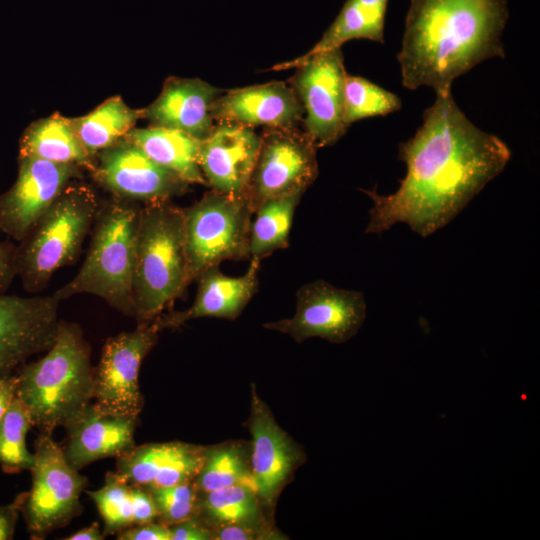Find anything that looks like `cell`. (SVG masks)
I'll return each mask as SVG.
<instances>
[{
    "label": "cell",
    "instance_id": "obj_1",
    "mask_svg": "<svg viewBox=\"0 0 540 540\" xmlns=\"http://www.w3.org/2000/svg\"><path fill=\"white\" fill-rule=\"evenodd\" d=\"M511 151L496 135L475 126L450 92L436 94L413 137L399 144L407 168L398 189L363 193L373 202L365 232L397 223L426 238L451 222L506 167Z\"/></svg>",
    "mask_w": 540,
    "mask_h": 540
},
{
    "label": "cell",
    "instance_id": "obj_2",
    "mask_svg": "<svg viewBox=\"0 0 540 540\" xmlns=\"http://www.w3.org/2000/svg\"><path fill=\"white\" fill-rule=\"evenodd\" d=\"M507 0H410L397 59L402 84L451 91L479 63L505 57Z\"/></svg>",
    "mask_w": 540,
    "mask_h": 540
},
{
    "label": "cell",
    "instance_id": "obj_3",
    "mask_svg": "<svg viewBox=\"0 0 540 540\" xmlns=\"http://www.w3.org/2000/svg\"><path fill=\"white\" fill-rule=\"evenodd\" d=\"M91 349L80 327L61 321L56 339L39 360L18 371L16 397L39 432L52 434L77 417L94 397Z\"/></svg>",
    "mask_w": 540,
    "mask_h": 540
},
{
    "label": "cell",
    "instance_id": "obj_4",
    "mask_svg": "<svg viewBox=\"0 0 540 540\" xmlns=\"http://www.w3.org/2000/svg\"><path fill=\"white\" fill-rule=\"evenodd\" d=\"M187 286L183 211L168 200L148 203L137 224L134 317L153 321Z\"/></svg>",
    "mask_w": 540,
    "mask_h": 540
},
{
    "label": "cell",
    "instance_id": "obj_5",
    "mask_svg": "<svg viewBox=\"0 0 540 540\" xmlns=\"http://www.w3.org/2000/svg\"><path fill=\"white\" fill-rule=\"evenodd\" d=\"M139 210L122 201L99 208L87 256L77 274L54 292L57 300L91 294L134 317L133 277Z\"/></svg>",
    "mask_w": 540,
    "mask_h": 540
},
{
    "label": "cell",
    "instance_id": "obj_6",
    "mask_svg": "<svg viewBox=\"0 0 540 540\" xmlns=\"http://www.w3.org/2000/svg\"><path fill=\"white\" fill-rule=\"evenodd\" d=\"M99 206L91 190L67 186L16 248V273L26 291L43 290L52 275L78 257Z\"/></svg>",
    "mask_w": 540,
    "mask_h": 540
},
{
    "label": "cell",
    "instance_id": "obj_7",
    "mask_svg": "<svg viewBox=\"0 0 540 540\" xmlns=\"http://www.w3.org/2000/svg\"><path fill=\"white\" fill-rule=\"evenodd\" d=\"M182 211L188 285L221 262L250 257L254 212L245 196L212 190Z\"/></svg>",
    "mask_w": 540,
    "mask_h": 540
},
{
    "label": "cell",
    "instance_id": "obj_8",
    "mask_svg": "<svg viewBox=\"0 0 540 540\" xmlns=\"http://www.w3.org/2000/svg\"><path fill=\"white\" fill-rule=\"evenodd\" d=\"M34 448L32 486L21 512L31 539L40 540L82 513L80 495L88 481L67 462L52 434L40 432Z\"/></svg>",
    "mask_w": 540,
    "mask_h": 540
},
{
    "label": "cell",
    "instance_id": "obj_9",
    "mask_svg": "<svg viewBox=\"0 0 540 540\" xmlns=\"http://www.w3.org/2000/svg\"><path fill=\"white\" fill-rule=\"evenodd\" d=\"M296 68L291 87L304 110L305 133L317 148L335 144L346 132L344 82L346 70L341 48L302 55L274 69Z\"/></svg>",
    "mask_w": 540,
    "mask_h": 540
},
{
    "label": "cell",
    "instance_id": "obj_10",
    "mask_svg": "<svg viewBox=\"0 0 540 540\" xmlns=\"http://www.w3.org/2000/svg\"><path fill=\"white\" fill-rule=\"evenodd\" d=\"M160 329L153 321L108 338L94 369L93 406L103 412L138 417L143 408L139 387L141 364L155 346Z\"/></svg>",
    "mask_w": 540,
    "mask_h": 540
},
{
    "label": "cell",
    "instance_id": "obj_11",
    "mask_svg": "<svg viewBox=\"0 0 540 540\" xmlns=\"http://www.w3.org/2000/svg\"><path fill=\"white\" fill-rule=\"evenodd\" d=\"M366 309L361 292L316 280L296 292V311L291 318L268 322L263 327L289 335L299 343L318 337L341 344L361 328Z\"/></svg>",
    "mask_w": 540,
    "mask_h": 540
},
{
    "label": "cell",
    "instance_id": "obj_12",
    "mask_svg": "<svg viewBox=\"0 0 540 540\" xmlns=\"http://www.w3.org/2000/svg\"><path fill=\"white\" fill-rule=\"evenodd\" d=\"M316 149L305 132L267 129L245 193L253 212L267 199L304 194L318 176Z\"/></svg>",
    "mask_w": 540,
    "mask_h": 540
},
{
    "label": "cell",
    "instance_id": "obj_13",
    "mask_svg": "<svg viewBox=\"0 0 540 540\" xmlns=\"http://www.w3.org/2000/svg\"><path fill=\"white\" fill-rule=\"evenodd\" d=\"M60 301L51 296L0 294V378L15 374L26 360L54 343Z\"/></svg>",
    "mask_w": 540,
    "mask_h": 540
},
{
    "label": "cell",
    "instance_id": "obj_14",
    "mask_svg": "<svg viewBox=\"0 0 540 540\" xmlns=\"http://www.w3.org/2000/svg\"><path fill=\"white\" fill-rule=\"evenodd\" d=\"M18 175L0 196V232L23 241L77 174L71 164L19 157Z\"/></svg>",
    "mask_w": 540,
    "mask_h": 540
},
{
    "label": "cell",
    "instance_id": "obj_15",
    "mask_svg": "<svg viewBox=\"0 0 540 540\" xmlns=\"http://www.w3.org/2000/svg\"><path fill=\"white\" fill-rule=\"evenodd\" d=\"M94 172L98 181L115 195L146 203L167 201L183 193L187 186L127 139L103 150Z\"/></svg>",
    "mask_w": 540,
    "mask_h": 540
},
{
    "label": "cell",
    "instance_id": "obj_16",
    "mask_svg": "<svg viewBox=\"0 0 540 540\" xmlns=\"http://www.w3.org/2000/svg\"><path fill=\"white\" fill-rule=\"evenodd\" d=\"M249 427L252 436L250 467L257 496L260 502L271 507L291 474L302 463L304 454L277 424L254 385Z\"/></svg>",
    "mask_w": 540,
    "mask_h": 540
},
{
    "label": "cell",
    "instance_id": "obj_17",
    "mask_svg": "<svg viewBox=\"0 0 540 540\" xmlns=\"http://www.w3.org/2000/svg\"><path fill=\"white\" fill-rule=\"evenodd\" d=\"M253 128L219 121L201 141L199 166L212 190L245 196L259 153Z\"/></svg>",
    "mask_w": 540,
    "mask_h": 540
},
{
    "label": "cell",
    "instance_id": "obj_18",
    "mask_svg": "<svg viewBox=\"0 0 540 540\" xmlns=\"http://www.w3.org/2000/svg\"><path fill=\"white\" fill-rule=\"evenodd\" d=\"M213 119L246 127L289 129L302 120L303 107L284 82L236 88L219 95L211 109Z\"/></svg>",
    "mask_w": 540,
    "mask_h": 540
},
{
    "label": "cell",
    "instance_id": "obj_19",
    "mask_svg": "<svg viewBox=\"0 0 540 540\" xmlns=\"http://www.w3.org/2000/svg\"><path fill=\"white\" fill-rule=\"evenodd\" d=\"M206 448L172 441L134 446L116 457V473L129 485L166 487L191 483L200 472Z\"/></svg>",
    "mask_w": 540,
    "mask_h": 540
},
{
    "label": "cell",
    "instance_id": "obj_20",
    "mask_svg": "<svg viewBox=\"0 0 540 540\" xmlns=\"http://www.w3.org/2000/svg\"><path fill=\"white\" fill-rule=\"evenodd\" d=\"M260 261L251 258L247 272L237 277L225 275L219 266L207 269L197 278L199 284L193 304L183 311L159 315L154 322L161 331L202 317L235 319L257 292Z\"/></svg>",
    "mask_w": 540,
    "mask_h": 540
},
{
    "label": "cell",
    "instance_id": "obj_21",
    "mask_svg": "<svg viewBox=\"0 0 540 540\" xmlns=\"http://www.w3.org/2000/svg\"><path fill=\"white\" fill-rule=\"evenodd\" d=\"M138 417L103 413L89 404L64 428L67 462L77 470L107 457H118L135 446Z\"/></svg>",
    "mask_w": 540,
    "mask_h": 540
},
{
    "label": "cell",
    "instance_id": "obj_22",
    "mask_svg": "<svg viewBox=\"0 0 540 540\" xmlns=\"http://www.w3.org/2000/svg\"><path fill=\"white\" fill-rule=\"evenodd\" d=\"M220 94L218 88L197 78H171L144 116L153 126L176 129L202 141L214 127L211 109Z\"/></svg>",
    "mask_w": 540,
    "mask_h": 540
},
{
    "label": "cell",
    "instance_id": "obj_23",
    "mask_svg": "<svg viewBox=\"0 0 540 540\" xmlns=\"http://www.w3.org/2000/svg\"><path fill=\"white\" fill-rule=\"evenodd\" d=\"M126 139L187 184L207 185L199 166L201 140L182 131L160 126L131 130L126 134Z\"/></svg>",
    "mask_w": 540,
    "mask_h": 540
},
{
    "label": "cell",
    "instance_id": "obj_24",
    "mask_svg": "<svg viewBox=\"0 0 540 540\" xmlns=\"http://www.w3.org/2000/svg\"><path fill=\"white\" fill-rule=\"evenodd\" d=\"M19 157L95 169L91 156L77 139L70 121L61 116H51L30 125L20 139Z\"/></svg>",
    "mask_w": 540,
    "mask_h": 540
},
{
    "label": "cell",
    "instance_id": "obj_25",
    "mask_svg": "<svg viewBox=\"0 0 540 540\" xmlns=\"http://www.w3.org/2000/svg\"><path fill=\"white\" fill-rule=\"evenodd\" d=\"M388 0H346L321 39L304 55L325 52L354 39L384 43Z\"/></svg>",
    "mask_w": 540,
    "mask_h": 540
},
{
    "label": "cell",
    "instance_id": "obj_26",
    "mask_svg": "<svg viewBox=\"0 0 540 540\" xmlns=\"http://www.w3.org/2000/svg\"><path fill=\"white\" fill-rule=\"evenodd\" d=\"M303 193L263 201L254 211L249 236V255L259 260L289 245L294 213Z\"/></svg>",
    "mask_w": 540,
    "mask_h": 540
},
{
    "label": "cell",
    "instance_id": "obj_27",
    "mask_svg": "<svg viewBox=\"0 0 540 540\" xmlns=\"http://www.w3.org/2000/svg\"><path fill=\"white\" fill-rule=\"evenodd\" d=\"M139 116V111L114 97L70 123L82 147L92 156L112 146L131 131Z\"/></svg>",
    "mask_w": 540,
    "mask_h": 540
},
{
    "label": "cell",
    "instance_id": "obj_28",
    "mask_svg": "<svg viewBox=\"0 0 540 540\" xmlns=\"http://www.w3.org/2000/svg\"><path fill=\"white\" fill-rule=\"evenodd\" d=\"M197 491L202 493L232 486H244L257 494L251 467L242 448L236 444L206 448L204 464L194 479Z\"/></svg>",
    "mask_w": 540,
    "mask_h": 540
},
{
    "label": "cell",
    "instance_id": "obj_29",
    "mask_svg": "<svg viewBox=\"0 0 540 540\" xmlns=\"http://www.w3.org/2000/svg\"><path fill=\"white\" fill-rule=\"evenodd\" d=\"M259 499L255 491L244 486H232L203 493L198 499L197 515L206 524L212 521L226 524L255 525L260 516Z\"/></svg>",
    "mask_w": 540,
    "mask_h": 540
},
{
    "label": "cell",
    "instance_id": "obj_30",
    "mask_svg": "<svg viewBox=\"0 0 540 540\" xmlns=\"http://www.w3.org/2000/svg\"><path fill=\"white\" fill-rule=\"evenodd\" d=\"M33 427L30 412L15 397L0 419V466L5 473L31 470L34 454L26 447V435Z\"/></svg>",
    "mask_w": 540,
    "mask_h": 540
},
{
    "label": "cell",
    "instance_id": "obj_31",
    "mask_svg": "<svg viewBox=\"0 0 540 540\" xmlns=\"http://www.w3.org/2000/svg\"><path fill=\"white\" fill-rule=\"evenodd\" d=\"M401 109V100L394 93L373 82L346 74L344 82V122L352 123L375 116H385Z\"/></svg>",
    "mask_w": 540,
    "mask_h": 540
},
{
    "label": "cell",
    "instance_id": "obj_32",
    "mask_svg": "<svg viewBox=\"0 0 540 540\" xmlns=\"http://www.w3.org/2000/svg\"><path fill=\"white\" fill-rule=\"evenodd\" d=\"M129 487L116 472L108 471L104 485L95 491L85 492L94 501L104 521L103 536L117 535L133 525Z\"/></svg>",
    "mask_w": 540,
    "mask_h": 540
},
{
    "label": "cell",
    "instance_id": "obj_33",
    "mask_svg": "<svg viewBox=\"0 0 540 540\" xmlns=\"http://www.w3.org/2000/svg\"><path fill=\"white\" fill-rule=\"evenodd\" d=\"M156 506L159 522L170 526L197 513L198 495L193 484L184 483L166 487H145Z\"/></svg>",
    "mask_w": 540,
    "mask_h": 540
},
{
    "label": "cell",
    "instance_id": "obj_34",
    "mask_svg": "<svg viewBox=\"0 0 540 540\" xmlns=\"http://www.w3.org/2000/svg\"><path fill=\"white\" fill-rule=\"evenodd\" d=\"M133 525L150 523L157 519V510L149 491L142 486L130 485Z\"/></svg>",
    "mask_w": 540,
    "mask_h": 540
},
{
    "label": "cell",
    "instance_id": "obj_35",
    "mask_svg": "<svg viewBox=\"0 0 540 540\" xmlns=\"http://www.w3.org/2000/svg\"><path fill=\"white\" fill-rule=\"evenodd\" d=\"M168 527L171 534V540L213 539L212 530L197 514Z\"/></svg>",
    "mask_w": 540,
    "mask_h": 540
},
{
    "label": "cell",
    "instance_id": "obj_36",
    "mask_svg": "<svg viewBox=\"0 0 540 540\" xmlns=\"http://www.w3.org/2000/svg\"><path fill=\"white\" fill-rule=\"evenodd\" d=\"M116 536L118 540H171L169 527L159 521L132 525Z\"/></svg>",
    "mask_w": 540,
    "mask_h": 540
},
{
    "label": "cell",
    "instance_id": "obj_37",
    "mask_svg": "<svg viewBox=\"0 0 540 540\" xmlns=\"http://www.w3.org/2000/svg\"><path fill=\"white\" fill-rule=\"evenodd\" d=\"M25 498L26 492H23L18 494L13 502L0 505V540H10L13 538L16 522Z\"/></svg>",
    "mask_w": 540,
    "mask_h": 540
},
{
    "label": "cell",
    "instance_id": "obj_38",
    "mask_svg": "<svg viewBox=\"0 0 540 540\" xmlns=\"http://www.w3.org/2000/svg\"><path fill=\"white\" fill-rule=\"evenodd\" d=\"M16 275V248L8 242H0V294L8 289Z\"/></svg>",
    "mask_w": 540,
    "mask_h": 540
},
{
    "label": "cell",
    "instance_id": "obj_39",
    "mask_svg": "<svg viewBox=\"0 0 540 540\" xmlns=\"http://www.w3.org/2000/svg\"><path fill=\"white\" fill-rule=\"evenodd\" d=\"M254 525L249 524H226L219 526L213 539L217 540H252L269 536L266 533L258 531Z\"/></svg>",
    "mask_w": 540,
    "mask_h": 540
},
{
    "label": "cell",
    "instance_id": "obj_40",
    "mask_svg": "<svg viewBox=\"0 0 540 540\" xmlns=\"http://www.w3.org/2000/svg\"><path fill=\"white\" fill-rule=\"evenodd\" d=\"M18 374L0 378V419L16 397Z\"/></svg>",
    "mask_w": 540,
    "mask_h": 540
},
{
    "label": "cell",
    "instance_id": "obj_41",
    "mask_svg": "<svg viewBox=\"0 0 540 540\" xmlns=\"http://www.w3.org/2000/svg\"><path fill=\"white\" fill-rule=\"evenodd\" d=\"M66 540H102L103 534L100 532V527L97 522L90 526L84 527L76 533L65 538Z\"/></svg>",
    "mask_w": 540,
    "mask_h": 540
}]
</instances>
